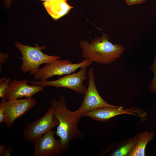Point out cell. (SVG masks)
<instances>
[{"mask_svg": "<svg viewBox=\"0 0 156 156\" xmlns=\"http://www.w3.org/2000/svg\"><path fill=\"white\" fill-rule=\"evenodd\" d=\"M54 114L59 124L55 133L60 138L64 151L68 149L70 142L74 138L83 139L85 133L78 128V125L81 115L75 114L67 107L66 98L61 96L59 100L53 99L50 101Z\"/></svg>", "mask_w": 156, "mask_h": 156, "instance_id": "1", "label": "cell"}, {"mask_svg": "<svg viewBox=\"0 0 156 156\" xmlns=\"http://www.w3.org/2000/svg\"><path fill=\"white\" fill-rule=\"evenodd\" d=\"M82 55L85 59L103 64L112 63L119 58L125 51L120 44H113L109 36L103 34L100 37L94 38L90 42L86 40L80 41Z\"/></svg>", "mask_w": 156, "mask_h": 156, "instance_id": "2", "label": "cell"}, {"mask_svg": "<svg viewBox=\"0 0 156 156\" xmlns=\"http://www.w3.org/2000/svg\"><path fill=\"white\" fill-rule=\"evenodd\" d=\"M35 45V47H32L24 45L19 42L15 43V47L22 55V57H18L22 60L21 70L24 73L29 72L30 74L33 75L40 68L42 64L51 63L61 59V57L58 55H50L44 53L42 51L46 49L45 46L40 47L36 43Z\"/></svg>", "mask_w": 156, "mask_h": 156, "instance_id": "3", "label": "cell"}, {"mask_svg": "<svg viewBox=\"0 0 156 156\" xmlns=\"http://www.w3.org/2000/svg\"><path fill=\"white\" fill-rule=\"evenodd\" d=\"M92 62L87 59H85L81 62L75 64L67 59L57 60L52 62L45 64L43 68L38 69L33 75L36 80L45 81L54 76H62L73 73L81 67L89 66Z\"/></svg>", "mask_w": 156, "mask_h": 156, "instance_id": "4", "label": "cell"}, {"mask_svg": "<svg viewBox=\"0 0 156 156\" xmlns=\"http://www.w3.org/2000/svg\"><path fill=\"white\" fill-rule=\"evenodd\" d=\"M88 66L81 67L79 71L59 77L56 80L52 81H29V83L35 86H38L43 88L51 86L56 88H67L73 91L84 95L87 88L83 84V81L86 79V70Z\"/></svg>", "mask_w": 156, "mask_h": 156, "instance_id": "5", "label": "cell"}, {"mask_svg": "<svg viewBox=\"0 0 156 156\" xmlns=\"http://www.w3.org/2000/svg\"><path fill=\"white\" fill-rule=\"evenodd\" d=\"M88 86L81 105L77 110L74 112L75 114L81 115L84 113L101 108H119L121 107L109 104L100 96L95 84L94 74L92 67L90 68L88 70Z\"/></svg>", "mask_w": 156, "mask_h": 156, "instance_id": "6", "label": "cell"}, {"mask_svg": "<svg viewBox=\"0 0 156 156\" xmlns=\"http://www.w3.org/2000/svg\"><path fill=\"white\" fill-rule=\"evenodd\" d=\"M36 100L31 97L24 99L2 100L0 109L4 114L6 126L11 128L14 122L31 109L36 104Z\"/></svg>", "mask_w": 156, "mask_h": 156, "instance_id": "7", "label": "cell"}, {"mask_svg": "<svg viewBox=\"0 0 156 156\" xmlns=\"http://www.w3.org/2000/svg\"><path fill=\"white\" fill-rule=\"evenodd\" d=\"M59 124V121L51 106L43 116L30 122L25 128L23 131L24 138L33 143Z\"/></svg>", "mask_w": 156, "mask_h": 156, "instance_id": "8", "label": "cell"}, {"mask_svg": "<svg viewBox=\"0 0 156 156\" xmlns=\"http://www.w3.org/2000/svg\"><path fill=\"white\" fill-rule=\"evenodd\" d=\"M55 134L51 129L33 142L34 156H58L65 151L60 140L55 138Z\"/></svg>", "mask_w": 156, "mask_h": 156, "instance_id": "9", "label": "cell"}, {"mask_svg": "<svg viewBox=\"0 0 156 156\" xmlns=\"http://www.w3.org/2000/svg\"><path fill=\"white\" fill-rule=\"evenodd\" d=\"M29 82L27 79L11 80L5 92V99L9 100L30 98L44 90L41 86L28 84Z\"/></svg>", "mask_w": 156, "mask_h": 156, "instance_id": "10", "label": "cell"}, {"mask_svg": "<svg viewBox=\"0 0 156 156\" xmlns=\"http://www.w3.org/2000/svg\"><path fill=\"white\" fill-rule=\"evenodd\" d=\"M123 114H128L141 117L146 115L140 110L133 108L126 109L122 107L119 108L104 107L84 113L82 116L88 117L92 119L102 122L108 121L116 116Z\"/></svg>", "mask_w": 156, "mask_h": 156, "instance_id": "11", "label": "cell"}, {"mask_svg": "<svg viewBox=\"0 0 156 156\" xmlns=\"http://www.w3.org/2000/svg\"><path fill=\"white\" fill-rule=\"evenodd\" d=\"M48 14L53 20L57 21L67 14L73 7L70 6L66 0H52L42 3Z\"/></svg>", "mask_w": 156, "mask_h": 156, "instance_id": "12", "label": "cell"}, {"mask_svg": "<svg viewBox=\"0 0 156 156\" xmlns=\"http://www.w3.org/2000/svg\"><path fill=\"white\" fill-rule=\"evenodd\" d=\"M154 136V133L147 131L141 133L137 143L128 156H145V149L147 144L153 139Z\"/></svg>", "mask_w": 156, "mask_h": 156, "instance_id": "13", "label": "cell"}, {"mask_svg": "<svg viewBox=\"0 0 156 156\" xmlns=\"http://www.w3.org/2000/svg\"><path fill=\"white\" fill-rule=\"evenodd\" d=\"M141 133L125 142L109 155L112 156H128L137 143Z\"/></svg>", "mask_w": 156, "mask_h": 156, "instance_id": "14", "label": "cell"}, {"mask_svg": "<svg viewBox=\"0 0 156 156\" xmlns=\"http://www.w3.org/2000/svg\"><path fill=\"white\" fill-rule=\"evenodd\" d=\"M150 70L154 73V77L149 86V89L151 92L155 93L156 91V54L155 55L154 61Z\"/></svg>", "mask_w": 156, "mask_h": 156, "instance_id": "15", "label": "cell"}, {"mask_svg": "<svg viewBox=\"0 0 156 156\" xmlns=\"http://www.w3.org/2000/svg\"><path fill=\"white\" fill-rule=\"evenodd\" d=\"M11 81L10 78H8L2 83L0 84V97L2 100H5L4 94Z\"/></svg>", "mask_w": 156, "mask_h": 156, "instance_id": "16", "label": "cell"}, {"mask_svg": "<svg viewBox=\"0 0 156 156\" xmlns=\"http://www.w3.org/2000/svg\"><path fill=\"white\" fill-rule=\"evenodd\" d=\"M9 55L8 53H4L2 52L0 53V72L2 71V68L3 63L5 62L9 58Z\"/></svg>", "mask_w": 156, "mask_h": 156, "instance_id": "17", "label": "cell"}, {"mask_svg": "<svg viewBox=\"0 0 156 156\" xmlns=\"http://www.w3.org/2000/svg\"><path fill=\"white\" fill-rule=\"evenodd\" d=\"M128 5L132 6L137 4H141L146 0H125Z\"/></svg>", "mask_w": 156, "mask_h": 156, "instance_id": "18", "label": "cell"}, {"mask_svg": "<svg viewBox=\"0 0 156 156\" xmlns=\"http://www.w3.org/2000/svg\"><path fill=\"white\" fill-rule=\"evenodd\" d=\"M13 150V147L10 144H9L7 148L5 149L3 154V156H10L11 153Z\"/></svg>", "mask_w": 156, "mask_h": 156, "instance_id": "19", "label": "cell"}, {"mask_svg": "<svg viewBox=\"0 0 156 156\" xmlns=\"http://www.w3.org/2000/svg\"><path fill=\"white\" fill-rule=\"evenodd\" d=\"M6 118L3 110L0 109V123L5 122Z\"/></svg>", "mask_w": 156, "mask_h": 156, "instance_id": "20", "label": "cell"}, {"mask_svg": "<svg viewBox=\"0 0 156 156\" xmlns=\"http://www.w3.org/2000/svg\"><path fill=\"white\" fill-rule=\"evenodd\" d=\"M13 0H2L6 8L9 9L11 6Z\"/></svg>", "mask_w": 156, "mask_h": 156, "instance_id": "21", "label": "cell"}, {"mask_svg": "<svg viewBox=\"0 0 156 156\" xmlns=\"http://www.w3.org/2000/svg\"><path fill=\"white\" fill-rule=\"evenodd\" d=\"M6 145L1 144L0 145V156L3 155L4 152L6 149Z\"/></svg>", "mask_w": 156, "mask_h": 156, "instance_id": "22", "label": "cell"}, {"mask_svg": "<svg viewBox=\"0 0 156 156\" xmlns=\"http://www.w3.org/2000/svg\"><path fill=\"white\" fill-rule=\"evenodd\" d=\"M6 79V77H3L1 78L0 79V84H1Z\"/></svg>", "mask_w": 156, "mask_h": 156, "instance_id": "23", "label": "cell"}, {"mask_svg": "<svg viewBox=\"0 0 156 156\" xmlns=\"http://www.w3.org/2000/svg\"><path fill=\"white\" fill-rule=\"evenodd\" d=\"M38 0V1H43V2H45L49 1H50V0Z\"/></svg>", "mask_w": 156, "mask_h": 156, "instance_id": "24", "label": "cell"}]
</instances>
